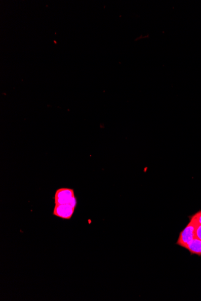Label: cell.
<instances>
[{"label":"cell","mask_w":201,"mask_h":301,"mask_svg":"<svg viewBox=\"0 0 201 301\" xmlns=\"http://www.w3.org/2000/svg\"><path fill=\"white\" fill-rule=\"evenodd\" d=\"M55 204H69L75 207L77 205V200L74 190L71 188H62L58 189L54 195Z\"/></svg>","instance_id":"obj_1"},{"label":"cell","mask_w":201,"mask_h":301,"mask_svg":"<svg viewBox=\"0 0 201 301\" xmlns=\"http://www.w3.org/2000/svg\"><path fill=\"white\" fill-rule=\"evenodd\" d=\"M197 223L190 219V222L180 233L176 244L187 249L190 243L196 239L195 231Z\"/></svg>","instance_id":"obj_2"},{"label":"cell","mask_w":201,"mask_h":301,"mask_svg":"<svg viewBox=\"0 0 201 301\" xmlns=\"http://www.w3.org/2000/svg\"><path fill=\"white\" fill-rule=\"evenodd\" d=\"M75 208L69 204H55L53 216L63 220H70L74 214Z\"/></svg>","instance_id":"obj_3"},{"label":"cell","mask_w":201,"mask_h":301,"mask_svg":"<svg viewBox=\"0 0 201 301\" xmlns=\"http://www.w3.org/2000/svg\"><path fill=\"white\" fill-rule=\"evenodd\" d=\"M191 255L201 256V241L198 239H194L187 248Z\"/></svg>","instance_id":"obj_4"},{"label":"cell","mask_w":201,"mask_h":301,"mask_svg":"<svg viewBox=\"0 0 201 301\" xmlns=\"http://www.w3.org/2000/svg\"><path fill=\"white\" fill-rule=\"evenodd\" d=\"M189 218L190 219L195 221L197 224H201V210L198 211V212L189 217Z\"/></svg>","instance_id":"obj_5"},{"label":"cell","mask_w":201,"mask_h":301,"mask_svg":"<svg viewBox=\"0 0 201 301\" xmlns=\"http://www.w3.org/2000/svg\"><path fill=\"white\" fill-rule=\"evenodd\" d=\"M195 236L196 239H198L201 241V224L197 223L195 231Z\"/></svg>","instance_id":"obj_6"}]
</instances>
